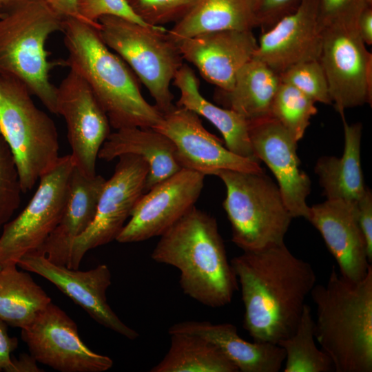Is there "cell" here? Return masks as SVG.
Instances as JSON below:
<instances>
[{
    "instance_id": "6da1fadb",
    "label": "cell",
    "mask_w": 372,
    "mask_h": 372,
    "mask_svg": "<svg viewBox=\"0 0 372 372\" xmlns=\"http://www.w3.org/2000/svg\"><path fill=\"white\" fill-rule=\"evenodd\" d=\"M230 262L241 289L243 327L254 341L278 344L292 335L316 285L311 264L285 242L243 251Z\"/></svg>"
},
{
    "instance_id": "7a4b0ae2",
    "label": "cell",
    "mask_w": 372,
    "mask_h": 372,
    "mask_svg": "<svg viewBox=\"0 0 372 372\" xmlns=\"http://www.w3.org/2000/svg\"><path fill=\"white\" fill-rule=\"evenodd\" d=\"M151 257L178 269L183 293L207 307L229 304L238 290L216 220L195 206L160 236Z\"/></svg>"
},
{
    "instance_id": "3957f363",
    "label": "cell",
    "mask_w": 372,
    "mask_h": 372,
    "mask_svg": "<svg viewBox=\"0 0 372 372\" xmlns=\"http://www.w3.org/2000/svg\"><path fill=\"white\" fill-rule=\"evenodd\" d=\"M68 52L65 64L88 84L115 130L153 128L163 114L141 92L134 73L102 40L96 27L75 18L63 19Z\"/></svg>"
},
{
    "instance_id": "277c9868",
    "label": "cell",
    "mask_w": 372,
    "mask_h": 372,
    "mask_svg": "<svg viewBox=\"0 0 372 372\" xmlns=\"http://www.w3.org/2000/svg\"><path fill=\"white\" fill-rule=\"evenodd\" d=\"M316 305L315 338L336 372L372 371V267L353 282L332 267L310 293Z\"/></svg>"
},
{
    "instance_id": "5b68a950",
    "label": "cell",
    "mask_w": 372,
    "mask_h": 372,
    "mask_svg": "<svg viewBox=\"0 0 372 372\" xmlns=\"http://www.w3.org/2000/svg\"><path fill=\"white\" fill-rule=\"evenodd\" d=\"M63 23L43 0H18L0 17V75L22 82L54 114L56 87L49 74L62 63L48 60L45 44Z\"/></svg>"
},
{
    "instance_id": "8992f818",
    "label": "cell",
    "mask_w": 372,
    "mask_h": 372,
    "mask_svg": "<svg viewBox=\"0 0 372 372\" xmlns=\"http://www.w3.org/2000/svg\"><path fill=\"white\" fill-rule=\"evenodd\" d=\"M31 96L22 82L0 75V134L15 161L23 193L59 158L55 123Z\"/></svg>"
},
{
    "instance_id": "52a82bcc",
    "label": "cell",
    "mask_w": 372,
    "mask_h": 372,
    "mask_svg": "<svg viewBox=\"0 0 372 372\" xmlns=\"http://www.w3.org/2000/svg\"><path fill=\"white\" fill-rule=\"evenodd\" d=\"M216 176L226 187L223 205L232 242L243 251L283 243L293 218L278 185L265 172L221 170Z\"/></svg>"
},
{
    "instance_id": "ba28073f",
    "label": "cell",
    "mask_w": 372,
    "mask_h": 372,
    "mask_svg": "<svg viewBox=\"0 0 372 372\" xmlns=\"http://www.w3.org/2000/svg\"><path fill=\"white\" fill-rule=\"evenodd\" d=\"M98 22L103 42L145 86L158 111L163 114L171 111L175 107L171 82L183 59L167 30L114 16L102 17Z\"/></svg>"
},
{
    "instance_id": "9c48e42d",
    "label": "cell",
    "mask_w": 372,
    "mask_h": 372,
    "mask_svg": "<svg viewBox=\"0 0 372 372\" xmlns=\"http://www.w3.org/2000/svg\"><path fill=\"white\" fill-rule=\"evenodd\" d=\"M75 165L71 154L59 156L39 179L32 198L23 211L3 227L0 236V267L17 265L37 251L54 229L64 210Z\"/></svg>"
},
{
    "instance_id": "30bf717a",
    "label": "cell",
    "mask_w": 372,
    "mask_h": 372,
    "mask_svg": "<svg viewBox=\"0 0 372 372\" xmlns=\"http://www.w3.org/2000/svg\"><path fill=\"white\" fill-rule=\"evenodd\" d=\"M118 158L114 174L105 180L100 194L92 222L72 242L66 265L70 269H79L89 250L116 240L145 193L149 173L147 162L131 154Z\"/></svg>"
},
{
    "instance_id": "8fae6325",
    "label": "cell",
    "mask_w": 372,
    "mask_h": 372,
    "mask_svg": "<svg viewBox=\"0 0 372 372\" xmlns=\"http://www.w3.org/2000/svg\"><path fill=\"white\" fill-rule=\"evenodd\" d=\"M319 61L329 94L342 118L346 109L372 102V54L355 25H333L322 29Z\"/></svg>"
},
{
    "instance_id": "7c38bea8",
    "label": "cell",
    "mask_w": 372,
    "mask_h": 372,
    "mask_svg": "<svg viewBox=\"0 0 372 372\" xmlns=\"http://www.w3.org/2000/svg\"><path fill=\"white\" fill-rule=\"evenodd\" d=\"M21 339L38 362L61 372H103L113 360L92 351L81 339L76 324L51 302L21 329Z\"/></svg>"
},
{
    "instance_id": "4fadbf2b",
    "label": "cell",
    "mask_w": 372,
    "mask_h": 372,
    "mask_svg": "<svg viewBox=\"0 0 372 372\" xmlns=\"http://www.w3.org/2000/svg\"><path fill=\"white\" fill-rule=\"evenodd\" d=\"M205 175L182 168L144 193L116 238L138 242L161 236L195 206Z\"/></svg>"
},
{
    "instance_id": "5bb4252c",
    "label": "cell",
    "mask_w": 372,
    "mask_h": 372,
    "mask_svg": "<svg viewBox=\"0 0 372 372\" xmlns=\"http://www.w3.org/2000/svg\"><path fill=\"white\" fill-rule=\"evenodd\" d=\"M56 114L65 121L75 166L86 175L96 174L99 152L111 125L87 82L72 70L56 87Z\"/></svg>"
},
{
    "instance_id": "9a60e30c",
    "label": "cell",
    "mask_w": 372,
    "mask_h": 372,
    "mask_svg": "<svg viewBox=\"0 0 372 372\" xmlns=\"http://www.w3.org/2000/svg\"><path fill=\"white\" fill-rule=\"evenodd\" d=\"M153 129L172 141L181 168L205 176H216L221 170L264 172L260 163L238 156L224 147L220 138L205 128L199 116L188 109L175 106L163 114Z\"/></svg>"
},
{
    "instance_id": "2e32d148",
    "label": "cell",
    "mask_w": 372,
    "mask_h": 372,
    "mask_svg": "<svg viewBox=\"0 0 372 372\" xmlns=\"http://www.w3.org/2000/svg\"><path fill=\"white\" fill-rule=\"evenodd\" d=\"M17 265L52 283L99 324L130 340L138 337V332L123 323L107 303L106 291L112 275L106 265L80 271L56 265L42 254L30 253L21 258Z\"/></svg>"
},
{
    "instance_id": "e0dca14e",
    "label": "cell",
    "mask_w": 372,
    "mask_h": 372,
    "mask_svg": "<svg viewBox=\"0 0 372 372\" xmlns=\"http://www.w3.org/2000/svg\"><path fill=\"white\" fill-rule=\"evenodd\" d=\"M249 134L254 154L273 174L293 218L307 220L310 207L306 199L311 192V180L300 167L298 142L271 117L249 122Z\"/></svg>"
},
{
    "instance_id": "ac0fdd59",
    "label": "cell",
    "mask_w": 372,
    "mask_h": 372,
    "mask_svg": "<svg viewBox=\"0 0 372 372\" xmlns=\"http://www.w3.org/2000/svg\"><path fill=\"white\" fill-rule=\"evenodd\" d=\"M322 44L318 0H301L293 12L262 32L254 56L280 74L300 62L319 60Z\"/></svg>"
},
{
    "instance_id": "d6986e66",
    "label": "cell",
    "mask_w": 372,
    "mask_h": 372,
    "mask_svg": "<svg viewBox=\"0 0 372 372\" xmlns=\"http://www.w3.org/2000/svg\"><path fill=\"white\" fill-rule=\"evenodd\" d=\"M176 43L182 58L223 92L233 87L238 72L254 56L258 47L252 30H237L203 33Z\"/></svg>"
},
{
    "instance_id": "ffe728a7",
    "label": "cell",
    "mask_w": 372,
    "mask_h": 372,
    "mask_svg": "<svg viewBox=\"0 0 372 372\" xmlns=\"http://www.w3.org/2000/svg\"><path fill=\"white\" fill-rule=\"evenodd\" d=\"M307 220L321 234L338 263L340 274L353 282L364 278L372 266L355 203L327 199L310 207Z\"/></svg>"
},
{
    "instance_id": "44dd1931",
    "label": "cell",
    "mask_w": 372,
    "mask_h": 372,
    "mask_svg": "<svg viewBox=\"0 0 372 372\" xmlns=\"http://www.w3.org/2000/svg\"><path fill=\"white\" fill-rule=\"evenodd\" d=\"M105 180L100 175H86L74 166L60 220L42 246L33 253L45 256L56 265L66 266L74 240L87 229L94 218Z\"/></svg>"
},
{
    "instance_id": "7402d4cb",
    "label": "cell",
    "mask_w": 372,
    "mask_h": 372,
    "mask_svg": "<svg viewBox=\"0 0 372 372\" xmlns=\"http://www.w3.org/2000/svg\"><path fill=\"white\" fill-rule=\"evenodd\" d=\"M168 333H187L203 338L215 346L241 372H278L285 360V352L280 346L245 340L231 323L183 321L171 326Z\"/></svg>"
},
{
    "instance_id": "603a6c76",
    "label": "cell",
    "mask_w": 372,
    "mask_h": 372,
    "mask_svg": "<svg viewBox=\"0 0 372 372\" xmlns=\"http://www.w3.org/2000/svg\"><path fill=\"white\" fill-rule=\"evenodd\" d=\"M127 154L140 156L149 165L145 192L182 169L176 161L172 141L153 128L116 130L103 143L98 158L110 161Z\"/></svg>"
},
{
    "instance_id": "cb8c5ba5",
    "label": "cell",
    "mask_w": 372,
    "mask_h": 372,
    "mask_svg": "<svg viewBox=\"0 0 372 372\" xmlns=\"http://www.w3.org/2000/svg\"><path fill=\"white\" fill-rule=\"evenodd\" d=\"M172 81L180 92L176 106L207 119L221 133L225 147L232 153L260 163L251 144L248 121L234 110L205 99L200 92L199 81L188 65H182Z\"/></svg>"
},
{
    "instance_id": "d4e9b609",
    "label": "cell",
    "mask_w": 372,
    "mask_h": 372,
    "mask_svg": "<svg viewBox=\"0 0 372 372\" xmlns=\"http://www.w3.org/2000/svg\"><path fill=\"white\" fill-rule=\"evenodd\" d=\"M344 132V149L340 158L320 157L314 167L323 193L328 200H341L355 203L364 194L366 187L360 162L362 125L348 124L342 118Z\"/></svg>"
},
{
    "instance_id": "484cf974",
    "label": "cell",
    "mask_w": 372,
    "mask_h": 372,
    "mask_svg": "<svg viewBox=\"0 0 372 372\" xmlns=\"http://www.w3.org/2000/svg\"><path fill=\"white\" fill-rule=\"evenodd\" d=\"M280 76L253 56L238 72L233 87L220 91L216 100L248 123L270 117L271 105L280 84Z\"/></svg>"
},
{
    "instance_id": "4316f807",
    "label": "cell",
    "mask_w": 372,
    "mask_h": 372,
    "mask_svg": "<svg viewBox=\"0 0 372 372\" xmlns=\"http://www.w3.org/2000/svg\"><path fill=\"white\" fill-rule=\"evenodd\" d=\"M257 27L253 0H196L167 32L176 43L207 32Z\"/></svg>"
},
{
    "instance_id": "83f0119b",
    "label": "cell",
    "mask_w": 372,
    "mask_h": 372,
    "mask_svg": "<svg viewBox=\"0 0 372 372\" xmlns=\"http://www.w3.org/2000/svg\"><path fill=\"white\" fill-rule=\"evenodd\" d=\"M17 265L0 269V320L23 329L52 302L32 276Z\"/></svg>"
},
{
    "instance_id": "f1b7e54d",
    "label": "cell",
    "mask_w": 372,
    "mask_h": 372,
    "mask_svg": "<svg viewBox=\"0 0 372 372\" xmlns=\"http://www.w3.org/2000/svg\"><path fill=\"white\" fill-rule=\"evenodd\" d=\"M170 347L151 372H238L215 346L198 336L172 333Z\"/></svg>"
},
{
    "instance_id": "f546056e",
    "label": "cell",
    "mask_w": 372,
    "mask_h": 372,
    "mask_svg": "<svg viewBox=\"0 0 372 372\" xmlns=\"http://www.w3.org/2000/svg\"><path fill=\"white\" fill-rule=\"evenodd\" d=\"M278 344L285 352L284 372L335 371L330 357L316 344L314 320L307 304L296 331Z\"/></svg>"
},
{
    "instance_id": "4dcf8cb0",
    "label": "cell",
    "mask_w": 372,
    "mask_h": 372,
    "mask_svg": "<svg viewBox=\"0 0 372 372\" xmlns=\"http://www.w3.org/2000/svg\"><path fill=\"white\" fill-rule=\"evenodd\" d=\"M315 103L296 87L281 82L271 105L270 117L298 142L310 125L311 118L318 112Z\"/></svg>"
},
{
    "instance_id": "1f68e13d",
    "label": "cell",
    "mask_w": 372,
    "mask_h": 372,
    "mask_svg": "<svg viewBox=\"0 0 372 372\" xmlns=\"http://www.w3.org/2000/svg\"><path fill=\"white\" fill-rule=\"evenodd\" d=\"M279 76L282 83L296 87L315 103L333 104L327 78L319 60L300 62Z\"/></svg>"
},
{
    "instance_id": "d6a6232c",
    "label": "cell",
    "mask_w": 372,
    "mask_h": 372,
    "mask_svg": "<svg viewBox=\"0 0 372 372\" xmlns=\"http://www.w3.org/2000/svg\"><path fill=\"white\" fill-rule=\"evenodd\" d=\"M22 193L15 161L0 134V229L19 208Z\"/></svg>"
},
{
    "instance_id": "836d02e7",
    "label": "cell",
    "mask_w": 372,
    "mask_h": 372,
    "mask_svg": "<svg viewBox=\"0 0 372 372\" xmlns=\"http://www.w3.org/2000/svg\"><path fill=\"white\" fill-rule=\"evenodd\" d=\"M196 0H127L134 12L146 24L163 26L176 23Z\"/></svg>"
},
{
    "instance_id": "e575fe53",
    "label": "cell",
    "mask_w": 372,
    "mask_h": 372,
    "mask_svg": "<svg viewBox=\"0 0 372 372\" xmlns=\"http://www.w3.org/2000/svg\"><path fill=\"white\" fill-rule=\"evenodd\" d=\"M322 29L333 25H355L360 14L372 6V0H318Z\"/></svg>"
},
{
    "instance_id": "d590c367",
    "label": "cell",
    "mask_w": 372,
    "mask_h": 372,
    "mask_svg": "<svg viewBox=\"0 0 372 372\" xmlns=\"http://www.w3.org/2000/svg\"><path fill=\"white\" fill-rule=\"evenodd\" d=\"M76 3L81 20L98 29L99 19L105 16H114L147 25L134 12L127 0H77Z\"/></svg>"
},
{
    "instance_id": "8d00e7d4",
    "label": "cell",
    "mask_w": 372,
    "mask_h": 372,
    "mask_svg": "<svg viewBox=\"0 0 372 372\" xmlns=\"http://www.w3.org/2000/svg\"><path fill=\"white\" fill-rule=\"evenodd\" d=\"M301 0H253L258 27L262 32L272 27L284 16L293 12Z\"/></svg>"
},
{
    "instance_id": "74e56055",
    "label": "cell",
    "mask_w": 372,
    "mask_h": 372,
    "mask_svg": "<svg viewBox=\"0 0 372 372\" xmlns=\"http://www.w3.org/2000/svg\"><path fill=\"white\" fill-rule=\"evenodd\" d=\"M357 218L365 237L369 261L372 260V193L366 187L362 196L355 203Z\"/></svg>"
},
{
    "instance_id": "f35d334b",
    "label": "cell",
    "mask_w": 372,
    "mask_h": 372,
    "mask_svg": "<svg viewBox=\"0 0 372 372\" xmlns=\"http://www.w3.org/2000/svg\"><path fill=\"white\" fill-rule=\"evenodd\" d=\"M17 347V338L9 335L7 324L0 320V372H13L14 364L11 354Z\"/></svg>"
},
{
    "instance_id": "ab89813d",
    "label": "cell",
    "mask_w": 372,
    "mask_h": 372,
    "mask_svg": "<svg viewBox=\"0 0 372 372\" xmlns=\"http://www.w3.org/2000/svg\"><path fill=\"white\" fill-rule=\"evenodd\" d=\"M45 3L63 19L75 18L81 20L77 11V0H43Z\"/></svg>"
},
{
    "instance_id": "60d3db41",
    "label": "cell",
    "mask_w": 372,
    "mask_h": 372,
    "mask_svg": "<svg viewBox=\"0 0 372 372\" xmlns=\"http://www.w3.org/2000/svg\"><path fill=\"white\" fill-rule=\"evenodd\" d=\"M357 29L365 45L372 44V6L366 8L359 16Z\"/></svg>"
},
{
    "instance_id": "b9f144b4",
    "label": "cell",
    "mask_w": 372,
    "mask_h": 372,
    "mask_svg": "<svg viewBox=\"0 0 372 372\" xmlns=\"http://www.w3.org/2000/svg\"><path fill=\"white\" fill-rule=\"evenodd\" d=\"M13 372H41L43 371L37 365V361L30 353H21L18 358H12Z\"/></svg>"
},
{
    "instance_id": "7bdbcfd3",
    "label": "cell",
    "mask_w": 372,
    "mask_h": 372,
    "mask_svg": "<svg viewBox=\"0 0 372 372\" xmlns=\"http://www.w3.org/2000/svg\"><path fill=\"white\" fill-rule=\"evenodd\" d=\"M18 0H0V9L6 10Z\"/></svg>"
},
{
    "instance_id": "ee69618b",
    "label": "cell",
    "mask_w": 372,
    "mask_h": 372,
    "mask_svg": "<svg viewBox=\"0 0 372 372\" xmlns=\"http://www.w3.org/2000/svg\"><path fill=\"white\" fill-rule=\"evenodd\" d=\"M1 13H0V17H1Z\"/></svg>"
},
{
    "instance_id": "f6af8a7d",
    "label": "cell",
    "mask_w": 372,
    "mask_h": 372,
    "mask_svg": "<svg viewBox=\"0 0 372 372\" xmlns=\"http://www.w3.org/2000/svg\"><path fill=\"white\" fill-rule=\"evenodd\" d=\"M0 269H1V267H0Z\"/></svg>"
}]
</instances>
